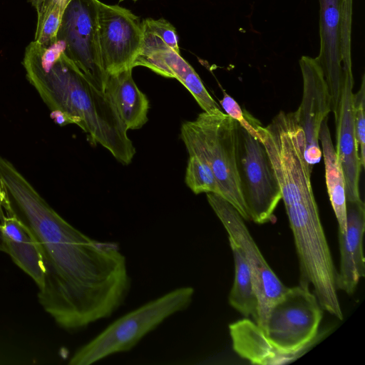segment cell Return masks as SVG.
I'll use <instances>...</instances> for the list:
<instances>
[{
	"mask_svg": "<svg viewBox=\"0 0 365 365\" xmlns=\"http://www.w3.org/2000/svg\"><path fill=\"white\" fill-rule=\"evenodd\" d=\"M0 195L6 215L22 223L38 246L44 277L38 300L58 327L83 330L123 304L131 278L116 243L92 239L73 227L1 154Z\"/></svg>",
	"mask_w": 365,
	"mask_h": 365,
	"instance_id": "cell-1",
	"label": "cell"
},
{
	"mask_svg": "<svg viewBox=\"0 0 365 365\" xmlns=\"http://www.w3.org/2000/svg\"><path fill=\"white\" fill-rule=\"evenodd\" d=\"M65 48L62 41L48 46L30 42L22 61L27 80L51 112L63 113L69 123L87 134L91 143L100 144L128 165L135 154L128 130L106 94L66 55Z\"/></svg>",
	"mask_w": 365,
	"mask_h": 365,
	"instance_id": "cell-2",
	"label": "cell"
},
{
	"mask_svg": "<svg viewBox=\"0 0 365 365\" xmlns=\"http://www.w3.org/2000/svg\"><path fill=\"white\" fill-rule=\"evenodd\" d=\"M238 123L220 110L202 112L181 125L180 138L189 155H198L210 165L219 194L249 220L242 195L237 165Z\"/></svg>",
	"mask_w": 365,
	"mask_h": 365,
	"instance_id": "cell-3",
	"label": "cell"
},
{
	"mask_svg": "<svg viewBox=\"0 0 365 365\" xmlns=\"http://www.w3.org/2000/svg\"><path fill=\"white\" fill-rule=\"evenodd\" d=\"M195 290L181 287L117 319L71 356V365H89L109 356L130 351L170 316L186 309Z\"/></svg>",
	"mask_w": 365,
	"mask_h": 365,
	"instance_id": "cell-4",
	"label": "cell"
},
{
	"mask_svg": "<svg viewBox=\"0 0 365 365\" xmlns=\"http://www.w3.org/2000/svg\"><path fill=\"white\" fill-rule=\"evenodd\" d=\"M323 311L307 285L288 287L269 311L262 330L271 345L289 364L305 354L324 336L319 331Z\"/></svg>",
	"mask_w": 365,
	"mask_h": 365,
	"instance_id": "cell-5",
	"label": "cell"
},
{
	"mask_svg": "<svg viewBox=\"0 0 365 365\" xmlns=\"http://www.w3.org/2000/svg\"><path fill=\"white\" fill-rule=\"evenodd\" d=\"M237 165L242 195L250 220L257 224L272 220L282 199L279 182L262 142L240 124Z\"/></svg>",
	"mask_w": 365,
	"mask_h": 365,
	"instance_id": "cell-6",
	"label": "cell"
},
{
	"mask_svg": "<svg viewBox=\"0 0 365 365\" xmlns=\"http://www.w3.org/2000/svg\"><path fill=\"white\" fill-rule=\"evenodd\" d=\"M207 200L224 226L229 241L243 255L253 277L259 301L257 324L263 330L272 305L286 292V287L271 269L238 211L221 195L208 192Z\"/></svg>",
	"mask_w": 365,
	"mask_h": 365,
	"instance_id": "cell-7",
	"label": "cell"
},
{
	"mask_svg": "<svg viewBox=\"0 0 365 365\" xmlns=\"http://www.w3.org/2000/svg\"><path fill=\"white\" fill-rule=\"evenodd\" d=\"M57 40L64 42L66 55L104 93L107 74L101 58L95 0H71L62 15Z\"/></svg>",
	"mask_w": 365,
	"mask_h": 365,
	"instance_id": "cell-8",
	"label": "cell"
},
{
	"mask_svg": "<svg viewBox=\"0 0 365 365\" xmlns=\"http://www.w3.org/2000/svg\"><path fill=\"white\" fill-rule=\"evenodd\" d=\"M101 58L108 75L134 68L143 41L139 17L118 5L95 0Z\"/></svg>",
	"mask_w": 365,
	"mask_h": 365,
	"instance_id": "cell-9",
	"label": "cell"
},
{
	"mask_svg": "<svg viewBox=\"0 0 365 365\" xmlns=\"http://www.w3.org/2000/svg\"><path fill=\"white\" fill-rule=\"evenodd\" d=\"M299 63L303 81V94L301 104L295 113L304 135V158L313 166L320 161L322 156L319 133L322 121L331 112V99L323 71L317 58L302 56Z\"/></svg>",
	"mask_w": 365,
	"mask_h": 365,
	"instance_id": "cell-10",
	"label": "cell"
},
{
	"mask_svg": "<svg viewBox=\"0 0 365 365\" xmlns=\"http://www.w3.org/2000/svg\"><path fill=\"white\" fill-rule=\"evenodd\" d=\"M352 71L343 72L336 123V153L345 180L346 200L360 199L359 179L362 169L355 138L353 115Z\"/></svg>",
	"mask_w": 365,
	"mask_h": 365,
	"instance_id": "cell-11",
	"label": "cell"
},
{
	"mask_svg": "<svg viewBox=\"0 0 365 365\" xmlns=\"http://www.w3.org/2000/svg\"><path fill=\"white\" fill-rule=\"evenodd\" d=\"M319 53L316 57L324 73L331 99V112L337 114L343 81L341 58V0H319Z\"/></svg>",
	"mask_w": 365,
	"mask_h": 365,
	"instance_id": "cell-12",
	"label": "cell"
},
{
	"mask_svg": "<svg viewBox=\"0 0 365 365\" xmlns=\"http://www.w3.org/2000/svg\"><path fill=\"white\" fill-rule=\"evenodd\" d=\"M346 228L339 233L340 265L336 277L338 290L347 294L354 292L365 275L363 235L365 229V206L361 199L346 200Z\"/></svg>",
	"mask_w": 365,
	"mask_h": 365,
	"instance_id": "cell-13",
	"label": "cell"
},
{
	"mask_svg": "<svg viewBox=\"0 0 365 365\" xmlns=\"http://www.w3.org/2000/svg\"><path fill=\"white\" fill-rule=\"evenodd\" d=\"M133 66H145L158 75L177 79L189 91L203 112L222 110L192 66L169 46L142 49Z\"/></svg>",
	"mask_w": 365,
	"mask_h": 365,
	"instance_id": "cell-14",
	"label": "cell"
},
{
	"mask_svg": "<svg viewBox=\"0 0 365 365\" xmlns=\"http://www.w3.org/2000/svg\"><path fill=\"white\" fill-rule=\"evenodd\" d=\"M133 68L107 76L104 93L128 130L141 128L148 121L149 101L135 84Z\"/></svg>",
	"mask_w": 365,
	"mask_h": 365,
	"instance_id": "cell-15",
	"label": "cell"
},
{
	"mask_svg": "<svg viewBox=\"0 0 365 365\" xmlns=\"http://www.w3.org/2000/svg\"><path fill=\"white\" fill-rule=\"evenodd\" d=\"M5 252L40 288L44 269L38 246L26 227L15 217L6 215L0 222Z\"/></svg>",
	"mask_w": 365,
	"mask_h": 365,
	"instance_id": "cell-16",
	"label": "cell"
},
{
	"mask_svg": "<svg viewBox=\"0 0 365 365\" xmlns=\"http://www.w3.org/2000/svg\"><path fill=\"white\" fill-rule=\"evenodd\" d=\"M325 166V179L329 200L339 227V233L345 234L346 228L345 180L334 147L327 118L322 123L319 133Z\"/></svg>",
	"mask_w": 365,
	"mask_h": 365,
	"instance_id": "cell-17",
	"label": "cell"
},
{
	"mask_svg": "<svg viewBox=\"0 0 365 365\" xmlns=\"http://www.w3.org/2000/svg\"><path fill=\"white\" fill-rule=\"evenodd\" d=\"M235 263V279L228 299L230 304L257 323L259 301L250 269L237 246L229 241Z\"/></svg>",
	"mask_w": 365,
	"mask_h": 365,
	"instance_id": "cell-18",
	"label": "cell"
},
{
	"mask_svg": "<svg viewBox=\"0 0 365 365\" xmlns=\"http://www.w3.org/2000/svg\"><path fill=\"white\" fill-rule=\"evenodd\" d=\"M71 0H28L36 9L37 21L34 41L48 46L56 41L62 15Z\"/></svg>",
	"mask_w": 365,
	"mask_h": 365,
	"instance_id": "cell-19",
	"label": "cell"
},
{
	"mask_svg": "<svg viewBox=\"0 0 365 365\" xmlns=\"http://www.w3.org/2000/svg\"><path fill=\"white\" fill-rule=\"evenodd\" d=\"M185 181L195 194H219L216 178L210 165L205 158L198 155H189Z\"/></svg>",
	"mask_w": 365,
	"mask_h": 365,
	"instance_id": "cell-20",
	"label": "cell"
},
{
	"mask_svg": "<svg viewBox=\"0 0 365 365\" xmlns=\"http://www.w3.org/2000/svg\"><path fill=\"white\" fill-rule=\"evenodd\" d=\"M365 76L360 88L353 95V115L355 138L362 168L365 166Z\"/></svg>",
	"mask_w": 365,
	"mask_h": 365,
	"instance_id": "cell-21",
	"label": "cell"
},
{
	"mask_svg": "<svg viewBox=\"0 0 365 365\" xmlns=\"http://www.w3.org/2000/svg\"><path fill=\"white\" fill-rule=\"evenodd\" d=\"M141 24L156 33L165 41L170 48L180 53L176 29L170 22L164 19L148 18L144 19Z\"/></svg>",
	"mask_w": 365,
	"mask_h": 365,
	"instance_id": "cell-22",
	"label": "cell"
},
{
	"mask_svg": "<svg viewBox=\"0 0 365 365\" xmlns=\"http://www.w3.org/2000/svg\"><path fill=\"white\" fill-rule=\"evenodd\" d=\"M220 103L226 114L235 120L241 127L245 128L253 137L259 138L255 129L245 118L244 110L241 108L233 98L224 92Z\"/></svg>",
	"mask_w": 365,
	"mask_h": 365,
	"instance_id": "cell-23",
	"label": "cell"
},
{
	"mask_svg": "<svg viewBox=\"0 0 365 365\" xmlns=\"http://www.w3.org/2000/svg\"><path fill=\"white\" fill-rule=\"evenodd\" d=\"M5 217H6V215L4 213V207L2 205L1 197V195H0V222H1L4 220Z\"/></svg>",
	"mask_w": 365,
	"mask_h": 365,
	"instance_id": "cell-24",
	"label": "cell"
},
{
	"mask_svg": "<svg viewBox=\"0 0 365 365\" xmlns=\"http://www.w3.org/2000/svg\"><path fill=\"white\" fill-rule=\"evenodd\" d=\"M4 251H5L1 227V224H0V252H4Z\"/></svg>",
	"mask_w": 365,
	"mask_h": 365,
	"instance_id": "cell-25",
	"label": "cell"
},
{
	"mask_svg": "<svg viewBox=\"0 0 365 365\" xmlns=\"http://www.w3.org/2000/svg\"><path fill=\"white\" fill-rule=\"evenodd\" d=\"M123 1H125V0H119L120 2ZM132 1H137L138 0H132Z\"/></svg>",
	"mask_w": 365,
	"mask_h": 365,
	"instance_id": "cell-26",
	"label": "cell"
}]
</instances>
